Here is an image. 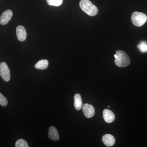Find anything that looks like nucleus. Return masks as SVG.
<instances>
[{"mask_svg": "<svg viewBox=\"0 0 147 147\" xmlns=\"http://www.w3.org/2000/svg\"><path fill=\"white\" fill-rule=\"evenodd\" d=\"M114 57L115 58V63L119 67H125L130 63L129 57L125 52L122 50H117Z\"/></svg>", "mask_w": 147, "mask_h": 147, "instance_id": "1", "label": "nucleus"}, {"mask_svg": "<svg viewBox=\"0 0 147 147\" xmlns=\"http://www.w3.org/2000/svg\"><path fill=\"white\" fill-rule=\"evenodd\" d=\"M79 6L82 11L89 16H95L98 12L97 7L92 3L90 0H81Z\"/></svg>", "mask_w": 147, "mask_h": 147, "instance_id": "2", "label": "nucleus"}, {"mask_svg": "<svg viewBox=\"0 0 147 147\" xmlns=\"http://www.w3.org/2000/svg\"><path fill=\"white\" fill-rule=\"evenodd\" d=\"M147 16L145 13L135 11L131 15V20L134 26L137 27L143 26L146 22Z\"/></svg>", "mask_w": 147, "mask_h": 147, "instance_id": "3", "label": "nucleus"}, {"mask_svg": "<svg viewBox=\"0 0 147 147\" xmlns=\"http://www.w3.org/2000/svg\"><path fill=\"white\" fill-rule=\"evenodd\" d=\"M0 76L5 82H9L10 80V70L7 65L4 62L0 63Z\"/></svg>", "mask_w": 147, "mask_h": 147, "instance_id": "4", "label": "nucleus"}, {"mask_svg": "<svg viewBox=\"0 0 147 147\" xmlns=\"http://www.w3.org/2000/svg\"><path fill=\"white\" fill-rule=\"evenodd\" d=\"M13 16V13L10 9L4 11L0 17V24L2 25H5L11 19Z\"/></svg>", "mask_w": 147, "mask_h": 147, "instance_id": "5", "label": "nucleus"}, {"mask_svg": "<svg viewBox=\"0 0 147 147\" xmlns=\"http://www.w3.org/2000/svg\"><path fill=\"white\" fill-rule=\"evenodd\" d=\"M83 111L85 116L88 118L92 117L95 114L94 108L90 104H84L83 106Z\"/></svg>", "mask_w": 147, "mask_h": 147, "instance_id": "6", "label": "nucleus"}, {"mask_svg": "<svg viewBox=\"0 0 147 147\" xmlns=\"http://www.w3.org/2000/svg\"><path fill=\"white\" fill-rule=\"evenodd\" d=\"M16 35L19 41H24L26 38L27 37L26 29L22 26H18L16 29Z\"/></svg>", "mask_w": 147, "mask_h": 147, "instance_id": "7", "label": "nucleus"}, {"mask_svg": "<svg viewBox=\"0 0 147 147\" xmlns=\"http://www.w3.org/2000/svg\"><path fill=\"white\" fill-rule=\"evenodd\" d=\"M102 141L106 146L110 147L115 144V140L113 135L106 134L102 137Z\"/></svg>", "mask_w": 147, "mask_h": 147, "instance_id": "8", "label": "nucleus"}, {"mask_svg": "<svg viewBox=\"0 0 147 147\" xmlns=\"http://www.w3.org/2000/svg\"><path fill=\"white\" fill-rule=\"evenodd\" d=\"M103 117L104 120L108 123L113 122L115 119V116L114 113L112 111L108 109H105L103 110Z\"/></svg>", "mask_w": 147, "mask_h": 147, "instance_id": "9", "label": "nucleus"}, {"mask_svg": "<svg viewBox=\"0 0 147 147\" xmlns=\"http://www.w3.org/2000/svg\"><path fill=\"white\" fill-rule=\"evenodd\" d=\"M48 137L50 139L54 141H57L59 139L57 130L54 126H51L48 131Z\"/></svg>", "mask_w": 147, "mask_h": 147, "instance_id": "10", "label": "nucleus"}, {"mask_svg": "<svg viewBox=\"0 0 147 147\" xmlns=\"http://www.w3.org/2000/svg\"><path fill=\"white\" fill-rule=\"evenodd\" d=\"M74 105L76 110H79L82 109L83 103L81 96L79 94H76L74 96Z\"/></svg>", "mask_w": 147, "mask_h": 147, "instance_id": "11", "label": "nucleus"}, {"mask_svg": "<svg viewBox=\"0 0 147 147\" xmlns=\"http://www.w3.org/2000/svg\"><path fill=\"white\" fill-rule=\"evenodd\" d=\"M49 62L47 60L43 59L38 61L35 65V67L38 69H45L48 67Z\"/></svg>", "mask_w": 147, "mask_h": 147, "instance_id": "12", "label": "nucleus"}, {"mask_svg": "<svg viewBox=\"0 0 147 147\" xmlns=\"http://www.w3.org/2000/svg\"><path fill=\"white\" fill-rule=\"evenodd\" d=\"M47 4L49 5L59 6L62 4L63 0H46Z\"/></svg>", "mask_w": 147, "mask_h": 147, "instance_id": "13", "label": "nucleus"}, {"mask_svg": "<svg viewBox=\"0 0 147 147\" xmlns=\"http://www.w3.org/2000/svg\"><path fill=\"white\" fill-rule=\"evenodd\" d=\"M16 147H29L28 143L26 140L23 139H19L16 141L15 144Z\"/></svg>", "mask_w": 147, "mask_h": 147, "instance_id": "14", "label": "nucleus"}, {"mask_svg": "<svg viewBox=\"0 0 147 147\" xmlns=\"http://www.w3.org/2000/svg\"><path fill=\"white\" fill-rule=\"evenodd\" d=\"M138 49L140 52L143 53L147 52V42L145 41H142L139 45L137 46Z\"/></svg>", "mask_w": 147, "mask_h": 147, "instance_id": "15", "label": "nucleus"}, {"mask_svg": "<svg viewBox=\"0 0 147 147\" xmlns=\"http://www.w3.org/2000/svg\"><path fill=\"white\" fill-rule=\"evenodd\" d=\"M0 105L3 107L7 105V100L5 96L0 93Z\"/></svg>", "mask_w": 147, "mask_h": 147, "instance_id": "16", "label": "nucleus"}]
</instances>
